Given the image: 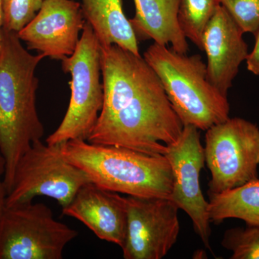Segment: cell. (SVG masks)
Segmentation results:
<instances>
[{"label": "cell", "mask_w": 259, "mask_h": 259, "mask_svg": "<svg viewBox=\"0 0 259 259\" xmlns=\"http://www.w3.org/2000/svg\"><path fill=\"white\" fill-rule=\"evenodd\" d=\"M101 48L103 105L88 142L164 155L184 125L161 80L141 55Z\"/></svg>", "instance_id": "6da1fadb"}, {"label": "cell", "mask_w": 259, "mask_h": 259, "mask_svg": "<svg viewBox=\"0 0 259 259\" xmlns=\"http://www.w3.org/2000/svg\"><path fill=\"white\" fill-rule=\"evenodd\" d=\"M45 58L30 54L18 33L3 29L0 55V153L5 161L7 192L13 185L19 160L33 143L41 140L44 127L37 114L35 71Z\"/></svg>", "instance_id": "7a4b0ae2"}, {"label": "cell", "mask_w": 259, "mask_h": 259, "mask_svg": "<svg viewBox=\"0 0 259 259\" xmlns=\"http://www.w3.org/2000/svg\"><path fill=\"white\" fill-rule=\"evenodd\" d=\"M63 157L105 190L128 196L170 199L173 175L164 155L71 140L59 145Z\"/></svg>", "instance_id": "3957f363"}, {"label": "cell", "mask_w": 259, "mask_h": 259, "mask_svg": "<svg viewBox=\"0 0 259 259\" xmlns=\"http://www.w3.org/2000/svg\"><path fill=\"white\" fill-rule=\"evenodd\" d=\"M144 58L161 80L184 126L207 131L229 118L228 98L209 81L207 65L200 55L189 56L153 42Z\"/></svg>", "instance_id": "277c9868"}, {"label": "cell", "mask_w": 259, "mask_h": 259, "mask_svg": "<svg viewBox=\"0 0 259 259\" xmlns=\"http://www.w3.org/2000/svg\"><path fill=\"white\" fill-rule=\"evenodd\" d=\"M101 57V45L86 22L74 54L61 61L63 71L71 76V98L60 125L48 136L47 144L56 146L76 139L88 141L103 105Z\"/></svg>", "instance_id": "5b68a950"}, {"label": "cell", "mask_w": 259, "mask_h": 259, "mask_svg": "<svg viewBox=\"0 0 259 259\" xmlns=\"http://www.w3.org/2000/svg\"><path fill=\"white\" fill-rule=\"evenodd\" d=\"M79 233L42 203L6 207L0 218V259H62Z\"/></svg>", "instance_id": "8992f818"}, {"label": "cell", "mask_w": 259, "mask_h": 259, "mask_svg": "<svg viewBox=\"0 0 259 259\" xmlns=\"http://www.w3.org/2000/svg\"><path fill=\"white\" fill-rule=\"evenodd\" d=\"M205 163L211 174L209 196L258 179L259 128L253 122L229 117L206 131Z\"/></svg>", "instance_id": "52a82bcc"}, {"label": "cell", "mask_w": 259, "mask_h": 259, "mask_svg": "<svg viewBox=\"0 0 259 259\" xmlns=\"http://www.w3.org/2000/svg\"><path fill=\"white\" fill-rule=\"evenodd\" d=\"M91 182L86 174L66 161L59 145L33 143L20 159L13 185L7 195L6 207L32 202L37 196L55 199L67 207L81 187Z\"/></svg>", "instance_id": "ba28073f"}, {"label": "cell", "mask_w": 259, "mask_h": 259, "mask_svg": "<svg viewBox=\"0 0 259 259\" xmlns=\"http://www.w3.org/2000/svg\"><path fill=\"white\" fill-rule=\"evenodd\" d=\"M127 232L125 259H161L175 245L180 231L179 207L164 197H125Z\"/></svg>", "instance_id": "9c48e42d"}, {"label": "cell", "mask_w": 259, "mask_h": 259, "mask_svg": "<svg viewBox=\"0 0 259 259\" xmlns=\"http://www.w3.org/2000/svg\"><path fill=\"white\" fill-rule=\"evenodd\" d=\"M164 156L169 162L173 175L170 199L188 214L194 231L210 249L209 202L199 185V175L205 163L199 130L193 125L184 126L176 142L166 146Z\"/></svg>", "instance_id": "30bf717a"}, {"label": "cell", "mask_w": 259, "mask_h": 259, "mask_svg": "<svg viewBox=\"0 0 259 259\" xmlns=\"http://www.w3.org/2000/svg\"><path fill=\"white\" fill-rule=\"evenodd\" d=\"M86 23L81 5L74 0H44L36 15L18 35L28 50L61 60L72 55Z\"/></svg>", "instance_id": "8fae6325"}, {"label": "cell", "mask_w": 259, "mask_h": 259, "mask_svg": "<svg viewBox=\"0 0 259 259\" xmlns=\"http://www.w3.org/2000/svg\"><path fill=\"white\" fill-rule=\"evenodd\" d=\"M243 34L221 5L202 36V51L207 59V78L225 96L228 95L240 66L248 55Z\"/></svg>", "instance_id": "7c38bea8"}, {"label": "cell", "mask_w": 259, "mask_h": 259, "mask_svg": "<svg viewBox=\"0 0 259 259\" xmlns=\"http://www.w3.org/2000/svg\"><path fill=\"white\" fill-rule=\"evenodd\" d=\"M64 215L76 218L100 240L123 246L127 232L125 197L89 182L81 187Z\"/></svg>", "instance_id": "4fadbf2b"}, {"label": "cell", "mask_w": 259, "mask_h": 259, "mask_svg": "<svg viewBox=\"0 0 259 259\" xmlns=\"http://www.w3.org/2000/svg\"><path fill=\"white\" fill-rule=\"evenodd\" d=\"M181 0H134L136 14L131 25L138 39H152L159 45H171L180 54H187L189 44L178 21Z\"/></svg>", "instance_id": "5bb4252c"}, {"label": "cell", "mask_w": 259, "mask_h": 259, "mask_svg": "<svg viewBox=\"0 0 259 259\" xmlns=\"http://www.w3.org/2000/svg\"><path fill=\"white\" fill-rule=\"evenodd\" d=\"M81 5L101 47L118 46L141 55L139 39L124 13L122 0H81Z\"/></svg>", "instance_id": "9a60e30c"}, {"label": "cell", "mask_w": 259, "mask_h": 259, "mask_svg": "<svg viewBox=\"0 0 259 259\" xmlns=\"http://www.w3.org/2000/svg\"><path fill=\"white\" fill-rule=\"evenodd\" d=\"M209 197L210 222L220 224L228 218H236L246 226H259L258 179Z\"/></svg>", "instance_id": "2e32d148"}, {"label": "cell", "mask_w": 259, "mask_h": 259, "mask_svg": "<svg viewBox=\"0 0 259 259\" xmlns=\"http://www.w3.org/2000/svg\"><path fill=\"white\" fill-rule=\"evenodd\" d=\"M220 0H181L178 21L187 39L202 51V36L216 10Z\"/></svg>", "instance_id": "e0dca14e"}, {"label": "cell", "mask_w": 259, "mask_h": 259, "mask_svg": "<svg viewBox=\"0 0 259 259\" xmlns=\"http://www.w3.org/2000/svg\"><path fill=\"white\" fill-rule=\"evenodd\" d=\"M222 245L232 251L231 259H259V226L227 230Z\"/></svg>", "instance_id": "ac0fdd59"}, {"label": "cell", "mask_w": 259, "mask_h": 259, "mask_svg": "<svg viewBox=\"0 0 259 259\" xmlns=\"http://www.w3.org/2000/svg\"><path fill=\"white\" fill-rule=\"evenodd\" d=\"M44 0H3V29L18 33L33 19Z\"/></svg>", "instance_id": "d6986e66"}, {"label": "cell", "mask_w": 259, "mask_h": 259, "mask_svg": "<svg viewBox=\"0 0 259 259\" xmlns=\"http://www.w3.org/2000/svg\"><path fill=\"white\" fill-rule=\"evenodd\" d=\"M243 33L259 30V0H220Z\"/></svg>", "instance_id": "ffe728a7"}, {"label": "cell", "mask_w": 259, "mask_h": 259, "mask_svg": "<svg viewBox=\"0 0 259 259\" xmlns=\"http://www.w3.org/2000/svg\"><path fill=\"white\" fill-rule=\"evenodd\" d=\"M255 37V46L251 52L245 59L246 68L248 71L255 76H259V30L254 35Z\"/></svg>", "instance_id": "44dd1931"}, {"label": "cell", "mask_w": 259, "mask_h": 259, "mask_svg": "<svg viewBox=\"0 0 259 259\" xmlns=\"http://www.w3.org/2000/svg\"><path fill=\"white\" fill-rule=\"evenodd\" d=\"M5 173V161L3 155L0 153V218L6 208V199L8 195L4 182Z\"/></svg>", "instance_id": "7402d4cb"}, {"label": "cell", "mask_w": 259, "mask_h": 259, "mask_svg": "<svg viewBox=\"0 0 259 259\" xmlns=\"http://www.w3.org/2000/svg\"><path fill=\"white\" fill-rule=\"evenodd\" d=\"M3 45V0H0V55Z\"/></svg>", "instance_id": "603a6c76"}]
</instances>
